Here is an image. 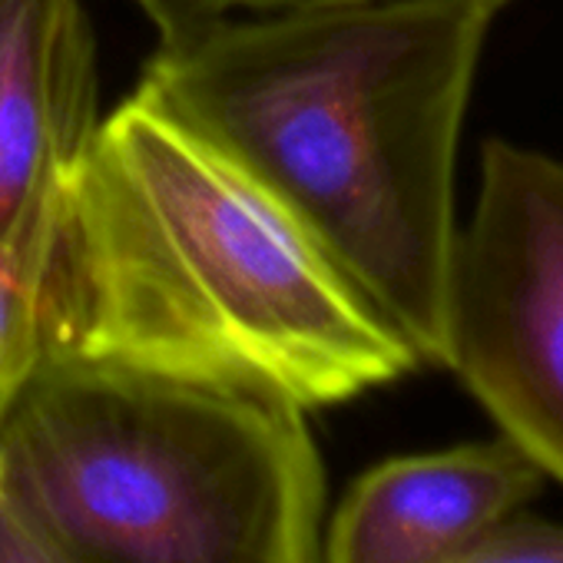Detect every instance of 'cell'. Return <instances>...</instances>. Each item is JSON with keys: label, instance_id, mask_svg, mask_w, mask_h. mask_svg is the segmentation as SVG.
I'll return each mask as SVG.
<instances>
[{"label": "cell", "instance_id": "9c48e42d", "mask_svg": "<svg viewBox=\"0 0 563 563\" xmlns=\"http://www.w3.org/2000/svg\"><path fill=\"white\" fill-rule=\"evenodd\" d=\"M133 4L156 24L159 34L209 21L232 11H268V8H309V4H342V0H133ZM487 8L500 11L510 0H484Z\"/></svg>", "mask_w": 563, "mask_h": 563}, {"label": "cell", "instance_id": "5b68a950", "mask_svg": "<svg viewBox=\"0 0 563 563\" xmlns=\"http://www.w3.org/2000/svg\"><path fill=\"white\" fill-rule=\"evenodd\" d=\"M97 126L84 0H0V258L44 292Z\"/></svg>", "mask_w": 563, "mask_h": 563}, {"label": "cell", "instance_id": "ba28073f", "mask_svg": "<svg viewBox=\"0 0 563 563\" xmlns=\"http://www.w3.org/2000/svg\"><path fill=\"white\" fill-rule=\"evenodd\" d=\"M457 563H563V523L514 514Z\"/></svg>", "mask_w": 563, "mask_h": 563}, {"label": "cell", "instance_id": "30bf717a", "mask_svg": "<svg viewBox=\"0 0 563 563\" xmlns=\"http://www.w3.org/2000/svg\"><path fill=\"white\" fill-rule=\"evenodd\" d=\"M0 563H67L4 494H0Z\"/></svg>", "mask_w": 563, "mask_h": 563}, {"label": "cell", "instance_id": "7a4b0ae2", "mask_svg": "<svg viewBox=\"0 0 563 563\" xmlns=\"http://www.w3.org/2000/svg\"><path fill=\"white\" fill-rule=\"evenodd\" d=\"M47 302L51 355L245 385L302 411L421 365L286 206L143 90L87 146Z\"/></svg>", "mask_w": 563, "mask_h": 563}, {"label": "cell", "instance_id": "6da1fadb", "mask_svg": "<svg viewBox=\"0 0 563 563\" xmlns=\"http://www.w3.org/2000/svg\"><path fill=\"white\" fill-rule=\"evenodd\" d=\"M494 14L484 0L232 11L159 34L136 90L252 173L441 365L457 146Z\"/></svg>", "mask_w": 563, "mask_h": 563}, {"label": "cell", "instance_id": "3957f363", "mask_svg": "<svg viewBox=\"0 0 563 563\" xmlns=\"http://www.w3.org/2000/svg\"><path fill=\"white\" fill-rule=\"evenodd\" d=\"M4 494L67 563H319L325 474L286 398L47 355L0 424Z\"/></svg>", "mask_w": 563, "mask_h": 563}, {"label": "cell", "instance_id": "52a82bcc", "mask_svg": "<svg viewBox=\"0 0 563 563\" xmlns=\"http://www.w3.org/2000/svg\"><path fill=\"white\" fill-rule=\"evenodd\" d=\"M51 355L47 292L0 258V424L11 405Z\"/></svg>", "mask_w": 563, "mask_h": 563}, {"label": "cell", "instance_id": "8992f818", "mask_svg": "<svg viewBox=\"0 0 563 563\" xmlns=\"http://www.w3.org/2000/svg\"><path fill=\"white\" fill-rule=\"evenodd\" d=\"M543 481L500 434L382 461L339 504L325 563H457L520 514Z\"/></svg>", "mask_w": 563, "mask_h": 563}, {"label": "cell", "instance_id": "277c9868", "mask_svg": "<svg viewBox=\"0 0 563 563\" xmlns=\"http://www.w3.org/2000/svg\"><path fill=\"white\" fill-rule=\"evenodd\" d=\"M441 368L563 484V159L487 140L457 225Z\"/></svg>", "mask_w": 563, "mask_h": 563}]
</instances>
